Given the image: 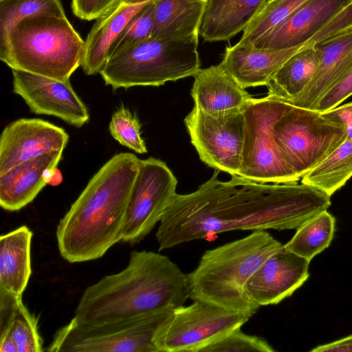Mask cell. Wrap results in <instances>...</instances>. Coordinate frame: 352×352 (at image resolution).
I'll return each instance as SVG.
<instances>
[{
	"instance_id": "6da1fadb",
	"label": "cell",
	"mask_w": 352,
	"mask_h": 352,
	"mask_svg": "<svg viewBox=\"0 0 352 352\" xmlns=\"http://www.w3.org/2000/svg\"><path fill=\"white\" fill-rule=\"evenodd\" d=\"M219 170L190 193L176 194L155 234L159 251L235 230L297 229L331 206V197L303 183L273 184Z\"/></svg>"
},
{
	"instance_id": "7a4b0ae2",
	"label": "cell",
	"mask_w": 352,
	"mask_h": 352,
	"mask_svg": "<svg viewBox=\"0 0 352 352\" xmlns=\"http://www.w3.org/2000/svg\"><path fill=\"white\" fill-rule=\"evenodd\" d=\"M140 162L131 153H118L90 179L57 225L58 249L65 261L74 263L100 258L122 241Z\"/></svg>"
},
{
	"instance_id": "3957f363",
	"label": "cell",
	"mask_w": 352,
	"mask_h": 352,
	"mask_svg": "<svg viewBox=\"0 0 352 352\" xmlns=\"http://www.w3.org/2000/svg\"><path fill=\"white\" fill-rule=\"evenodd\" d=\"M188 298L187 274L168 256L133 250L125 268L85 289L73 318L84 324L118 322L164 308L176 309Z\"/></svg>"
},
{
	"instance_id": "277c9868",
	"label": "cell",
	"mask_w": 352,
	"mask_h": 352,
	"mask_svg": "<svg viewBox=\"0 0 352 352\" xmlns=\"http://www.w3.org/2000/svg\"><path fill=\"white\" fill-rule=\"evenodd\" d=\"M283 245L266 230L206 250L187 274L189 298L254 316L259 306L246 295L245 285L258 268Z\"/></svg>"
},
{
	"instance_id": "5b68a950",
	"label": "cell",
	"mask_w": 352,
	"mask_h": 352,
	"mask_svg": "<svg viewBox=\"0 0 352 352\" xmlns=\"http://www.w3.org/2000/svg\"><path fill=\"white\" fill-rule=\"evenodd\" d=\"M85 41L66 16L24 18L10 30L0 59L12 69L65 81L81 66Z\"/></svg>"
},
{
	"instance_id": "8992f818",
	"label": "cell",
	"mask_w": 352,
	"mask_h": 352,
	"mask_svg": "<svg viewBox=\"0 0 352 352\" xmlns=\"http://www.w3.org/2000/svg\"><path fill=\"white\" fill-rule=\"evenodd\" d=\"M197 46L198 37H150L113 52L99 74L114 90L158 87L195 74L200 69Z\"/></svg>"
},
{
	"instance_id": "52a82bcc",
	"label": "cell",
	"mask_w": 352,
	"mask_h": 352,
	"mask_svg": "<svg viewBox=\"0 0 352 352\" xmlns=\"http://www.w3.org/2000/svg\"><path fill=\"white\" fill-rule=\"evenodd\" d=\"M274 136L287 165L302 178L344 142L346 132L342 123L322 112L288 103Z\"/></svg>"
},
{
	"instance_id": "ba28073f",
	"label": "cell",
	"mask_w": 352,
	"mask_h": 352,
	"mask_svg": "<svg viewBox=\"0 0 352 352\" xmlns=\"http://www.w3.org/2000/svg\"><path fill=\"white\" fill-rule=\"evenodd\" d=\"M164 308L130 319L100 324H84L72 318L54 334L46 351L160 352L153 338L173 314Z\"/></svg>"
},
{
	"instance_id": "9c48e42d",
	"label": "cell",
	"mask_w": 352,
	"mask_h": 352,
	"mask_svg": "<svg viewBox=\"0 0 352 352\" xmlns=\"http://www.w3.org/2000/svg\"><path fill=\"white\" fill-rule=\"evenodd\" d=\"M288 103L267 95L243 107L244 138L239 176L261 183L290 184L300 179L287 165L275 142L274 126Z\"/></svg>"
},
{
	"instance_id": "30bf717a",
	"label": "cell",
	"mask_w": 352,
	"mask_h": 352,
	"mask_svg": "<svg viewBox=\"0 0 352 352\" xmlns=\"http://www.w3.org/2000/svg\"><path fill=\"white\" fill-rule=\"evenodd\" d=\"M193 301L174 309L158 328L153 342L160 352H200L241 328L253 316L207 302Z\"/></svg>"
},
{
	"instance_id": "8fae6325",
	"label": "cell",
	"mask_w": 352,
	"mask_h": 352,
	"mask_svg": "<svg viewBox=\"0 0 352 352\" xmlns=\"http://www.w3.org/2000/svg\"><path fill=\"white\" fill-rule=\"evenodd\" d=\"M184 124L204 163L216 170L239 175L244 138L243 109L210 113L194 105Z\"/></svg>"
},
{
	"instance_id": "7c38bea8",
	"label": "cell",
	"mask_w": 352,
	"mask_h": 352,
	"mask_svg": "<svg viewBox=\"0 0 352 352\" xmlns=\"http://www.w3.org/2000/svg\"><path fill=\"white\" fill-rule=\"evenodd\" d=\"M177 179L162 160H140L127 206L122 242L142 241L160 221L176 193Z\"/></svg>"
},
{
	"instance_id": "4fadbf2b",
	"label": "cell",
	"mask_w": 352,
	"mask_h": 352,
	"mask_svg": "<svg viewBox=\"0 0 352 352\" xmlns=\"http://www.w3.org/2000/svg\"><path fill=\"white\" fill-rule=\"evenodd\" d=\"M352 0H309L283 24L254 44L263 49H289L321 41L347 28L339 15Z\"/></svg>"
},
{
	"instance_id": "5bb4252c",
	"label": "cell",
	"mask_w": 352,
	"mask_h": 352,
	"mask_svg": "<svg viewBox=\"0 0 352 352\" xmlns=\"http://www.w3.org/2000/svg\"><path fill=\"white\" fill-rule=\"evenodd\" d=\"M12 72L13 92L34 113L56 116L76 127L89 121L88 109L69 80L62 81L16 69Z\"/></svg>"
},
{
	"instance_id": "9a60e30c",
	"label": "cell",
	"mask_w": 352,
	"mask_h": 352,
	"mask_svg": "<svg viewBox=\"0 0 352 352\" xmlns=\"http://www.w3.org/2000/svg\"><path fill=\"white\" fill-rule=\"evenodd\" d=\"M69 135L61 127L38 118L8 124L0 138V174L45 153L63 151Z\"/></svg>"
},
{
	"instance_id": "2e32d148",
	"label": "cell",
	"mask_w": 352,
	"mask_h": 352,
	"mask_svg": "<svg viewBox=\"0 0 352 352\" xmlns=\"http://www.w3.org/2000/svg\"><path fill=\"white\" fill-rule=\"evenodd\" d=\"M309 264L308 260L283 245L248 280L245 285L247 296L259 307L278 304L308 279Z\"/></svg>"
},
{
	"instance_id": "e0dca14e",
	"label": "cell",
	"mask_w": 352,
	"mask_h": 352,
	"mask_svg": "<svg viewBox=\"0 0 352 352\" xmlns=\"http://www.w3.org/2000/svg\"><path fill=\"white\" fill-rule=\"evenodd\" d=\"M320 52L318 69L290 104L314 109L318 100L352 70V27L315 44Z\"/></svg>"
},
{
	"instance_id": "ac0fdd59",
	"label": "cell",
	"mask_w": 352,
	"mask_h": 352,
	"mask_svg": "<svg viewBox=\"0 0 352 352\" xmlns=\"http://www.w3.org/2000/svg\"><path fill=\"white\" fill-rule=\"evenodd\" d=\"M319 41L289 49H263L237 43L227 47L221 62L227 72L243 88L266 86L274 73L292 56L305 46Z\"/></svg>"
},
{
	"instance_id": "d6986e66",
	"label": "cell",
	"mask_w": 352,
	"mask_h": 352,
	"mask_svg": "<svg viewBox=\"0 0 352 352\" xmlns=\"http://www.w3.org/2000/svg\"><path fill=\"white\" fill-rule=\"evenodd\" d=\"M63 151L43 154L0 174V205L17 211L31 203L47 184L52 171L61 160Z\"/></svg>"
},
{
	"instance_id": "ffe728a7",
	"label": "cell",
	"mask_w": 352,
	"mask_h": 352,
	"mask_svg": "<svg viewBox=\"0 0 352 352\" xmlns=\"http://www.w3.org/2000/svg\"><path fill=\"white\" fill-rule=\"evenodd\" d=\"M153 0H117L96 19L85 40L81 67L85 74L100 72L110 56L111 46L131 19Z\"/></svg>"
},
{
	"instance_id": "44dd1931",
	"label": "cell",
	"mask_w": 352,
	"mask_h": 352,
	"mask_svg": "<svg viewBox=\"0 0 352 352\" xmlns=\"http://www.w3.org/2000/svg\"><path fill=\"white\" fill-rule=\"evenodd\" d=\"M193 77L190 94L194 105L207 113L241 109L252 98L221 63L199 69Z\"/></svg>"
},
{
	"instance_id": "7402d4cb",
	"label": "cell",
	"mask_w": 352,
	"mask_h": 352,
	"mask_svg": "<svg viewBox=\"0 0 352 352\" xmlns=\"http://www.w3.org/2000/svg\"><path fill=\"white\" fill-rule=\"evenodd\" d=\"M267 0H206L199 35L209 42L226 41L243 31Z\"/></svg>"
},
{
	"instance_id": "603a6c76",
	"label": "cell",
	"mask_w": 352,
	"mask_h": 352,
	"mask_svg": "<svg viewBox=\"0 0 352 352\" xmlns=\"http://www.w3.org/2000/svg\"><path fill=\"white\" fill-rule=\"evenodd\" d=\"M32 232L21 226L0 238V289L22 296L32 274Z\"/></svg>"
},
{
	"instance_id": "cb8c5ba5",
	"label": "cell",
	"mask_w": 352,
	"mask_h": 352,
	"mask_svg": "<svg viewBox=\"0 0 352 352\" xmlns=\"http://www.w3.org/2000/svg\"><path fill=\"white\" fill-rule=\"evenodd\" d=\"M206 0H155L151 37L186 39L198 37Z\"/></svg>"
},
{
	"instance_id": "d4e9b609",
	"label": "cell",
	"mask_w": 352,
	"mask_h": 352,
	"mask_svg": "<svg viewBox=\"0 0 352 352\" xmlns=\"http://www.w3.org/2000/svg\"><path fill=\"white\" fill-rule=\"evenodd\" d=\"M320 52L315 45L305 46L292 56L267 82L268 95L289 102L306 88L315 74Z\"/></svg>"
},
{
	"instance_id": "484cf974",
	"label": "cell",
	"mask_w": 352,
	"mask_h": 352,
	"mask_svg": "<svg viewBox=\"0 0 352 352\" xmlns=\"http://www.w3.org/2000/svg\"><path fill=\"white\" fill-rule=\"evenodd\" d=\"M0 336H9L18 352L45 351L38 320L23 302L22 296L0 289Z\"/></svg>"
},
{
	"instance_id": "4316f807",
	"label": "cell",
	"mask_w": 352,
	"mask_h": 352,
	"mask_svg": "<svg viewBox=\"0 0 352 352\" xmlns=\"http://www.w3.org/2000/svg\"><path fill=\"white\" fill-rule=\"evenodd\" d=\"M352 177V141L345 140L324 161L302 177L329 196L342 187Z\"/></svg>"
},
{
	"instance_id": "83f0119b",
	"label": "cell",
	"mask_w": 352,
	"mask_h": 352,
	"mask_svg": "<svg viewBox=\"0 0 352 352\" xmlns=\"http://www.w3.org/2000/svg\"><path fill=\"white\" fill-rule=\"evenodd\" d=\"M335 222L333 216L327 210L322 211L298 227L294 236L284 246L310 262L331 244Z\"/></svg>"
},
{
	"instance_id": "f1b7e54d",
	"label": "cell",
	"mask_w": 352,
	"mask_h": 352,
	"mask_svg": "<svg viewBox=\"0 0 352 352\" xmlns=\"http://www.w3.org/2000/svg\"><path fill=\"white\" fill-rule=\"evenodd\" d=\"M309 0H267L243 31L240 44L254 45L283 24Z\"/></svg>"
},
{
	"instance_id": "f546056e",
	"label": "cell",
	"mask_w": 352,
	"mask_h": 352,
	"mask_svg": "<svg viewBox=\"0 0 352 352\" xmlns=\"http://www.w3.org/2000/svg\"><path fill=\"white\" fill-rule=\"evenodd\" d=\"M38 14L66 16L60 0H0V51L15 23Z\"/></svg>"
},
{
	"instance_id": "4dcf8cb0",
	"label": "cell",
	"mask_w": 352,
	"mask_h": 352,
	"mask_svg": "<svg viewBox=\"0 0 352 352\" xmlns=\"http://www.w3.org/2000/svg\"><path fill=\"white\" fill-rule=\"evenodd\" d=\"M109 131L121 145L140 154L147 153L141 135L140 120L128 108L121 106L116 110L111 116Z\"/></svg>"
},
{
	"instance_id": "1f68e13d",
	"label": "cell",
	"mask_w": 352,
	"mask_h": 352,
	"mask_svg": "<svg viewBox=\"0 0 352 352\" xmlns=\"http://www.w3.org/2000/svg\"><path fill=\"white\" fill-rule=\"evenodd\" d=\"M155 2V0H153L147 3L131 19L113 42L110 55L124 47L141 42L151 36L154 24Z\"/></svg>"
},
{
	"instance_id": "d6a6232c",
	"label": "cell",
	"mask_w": 352,
	"mask_h": 352,
	"mask_svg": "<svg viewBox=\"0 0 352 352\" xmlns=\"http://www.w3.org/2000/svg\"><path fill=\"white\" fill-rule=\"evenodd\" d=\"M274 351V348L263 338L246 334L240 328L204 348L200 352Z\"/></svg>"
},
{
	"instance_id": "836d02e7",
	"label": "cell",
	"mask_w": 352,
	"mask_h": 352,
	"mask_svg": "<svg viewBox=\"0 0 352 352\" xmlns=\"http://www.w3.org/2000/svg\"><path fill=\"white\" fill-rule=\"evenodd\" d=\"M352 95V70L339 83L326 92L317 102L314 110L324 112L338 107Z\"/></svg>"
},
{
	"instance_id": "e575fe53",
	"label": "cell",
	"mask_w": 352,
	"mask_h": 352,
	"mask_svg": "<svg viewBox=\"0 0 352 352\" xmlns=\"http://www.w3.org/2000/svg\"><path fill=\"white\" fill-rule=\"evenodd\" d=\"M117 0H72L74 14L82 20L97 19Z\"/></svg>"
},
{
	"instance_id": "d590c367",
	"label": "cell",
	"mask_w": 352,
	"mask_h": 352,
	"mask_svg": "<svg viewBox=\"0 0 352 352\" xmlns=\"http://www.w3.org/2000/svg\"><path fill=\"white\" fill-rule=\"evenodd\" d=\"M322 113L342 123L346 132V139L352 141V102L346 103Z\"/></svg>"
},
{
	"instance_id": "8d00e7d4",
	"label": "cell",
	"mask_w": 352,
	"mask_h": 352,
	"mask_svg": "<svg viewBox=\"0 0 352 352\" xmlns=\"http://www.w3.org/2000/svg\"><path fill=\"white\" fill-rule=\"evenodd\" d=\"M311 352H352V335L332 342L320 345L311 349Z\"/></svg>"
},
{
	"instance_id": "74e56055",
	"label": "cell",
	"mask_w": 352,
	"mask_h": 352,
	"mask_svg": "<svg viewBox=\"0 0 352 352\" xmlns=\"http://www.w3.org/2000/svg\"><path fill=\"white\" fill-rule=\"evenodd\" d=\"M61 182V173L57 169V168H56L52 171L50 177L47 182V184L52 186H56L58 185Z\"/></svg>"
}]
</instances>
